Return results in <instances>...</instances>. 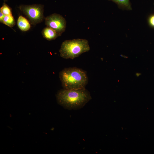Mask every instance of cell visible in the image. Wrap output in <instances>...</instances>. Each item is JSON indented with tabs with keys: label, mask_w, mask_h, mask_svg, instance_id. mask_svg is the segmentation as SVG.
<instances>
[{
	"label": "cell",
	"mask_w": 154,
	"mask_h": 154,
	"mask_svg": "<svg viewBox=\"0 0 154 154\" xmlns=\"http://www.w3.org/2000/svg\"><path fill=\"white\" fill-rule=\"evenodd\" d=\"M63 88L68 90L85 88L88 82L86 72L76 67L65 68L59 73Z\"/></svg>",
	"instance_id": "obj_2"
},
{
	"label": "cell",
	"mask_w": 154,
	"mask_h": 154,
	"mask_svg": "<svg viewBox=\"0 0 154 154\" xmlns=\"http://www.w3.org/2000/svg\"><path fill=\"white\" fill-rule=\"evenodd\" d=\"M5 15L1 11H0V22L3 23V20Z\"/></svg>",
	"instance_id": "obj_12"
},
{
	"label": "cell",
	"mask_w": 154,
	"mask_h": 154,
	"mask_svg": "<svg viewBox=\"0 0 154 154\" xmlns=\"http://www.w3.org/2000/svg\"><path fill=\"white\" fill-rule=\"evenodd\" d=\"M8 0H3V1H4V2H6Z\"/></svg>",
	"instance_id": "obj_14"
},
{
	"label": "cell",
	"mask_w": 154,
	"mask_h": 154,
	"mask_svg": "<svg viewBox=\"0 0 154 154\" xmlns=\"http://www.w3.org/2000/svg\"><path fill=\"white\" fill-rule=\"evenodd\" d=\"M90 49L87 40L78 38L64 41L59 52L60 56L63 58L73 59L83 53L88 52Z\"/></svg>",
	"instance_id": "obj_3"
},
{
	"label": "cell",
	"mask_w": 154,
	"mask_h": 154,
	"mask_svg": "<svg viewBox=\"0 0 154 154\" xmlns=\"http://www.w3.org/2000/svg\"><path fill=\"white\" fill-rule=\"evenodd\" d=\"M148 22L151 27L154 28V14L152 15L149 17Z\"/></svg>",
	"instance_id": "obj_11"
},
{
	"label": "cell",
	"mask_w": 154,
	"mask_h": 154,
	"mask_svg": "<svg viewBox=\"0 0 154 154\" xmlns=\"http://www.w3.org/2000/svg\"><path fill=\"white\" fill-rule=\"evenodd\" d=\"M45 25L54 30L61 36L66 29V22L65 19L61 15L56 13L44 18Z\"/></svg>",
	"instance_id": "obj_5"
},
{
	"label": "cell",
	"mask_w": 154,
	"mask_h": 154,
	"mask_svg": "<svg viewBox=\"0 0 154 154\" xmlns=\"http://www.w3.org/2000/svg\"><path fill=\"white\" fill-rule=\"evenodd\" d=\"M41 33L43 37L48 40H54L60 36L58 33L54 30L47 26L43 29Z\"/></svg>",
	"instance_id": "obj_6"
},
{
	"label": "cell",
	"mask_w": 154,
	"mask_h": 154,
	"mask_svg": "<svg viewBox=\"0 0 154 154\" xmlns=\"http://www.w3.org/2000/svg\"><path fill=\"white\" fill-rule=\"evenodd\" d=\"M141 74L140 73H136L135 74V75L137 77L139 76Z\"/></svg>",
	"instance_id": "obj_13"
},
{
	"label": "cell",
	"mask_w": 154,
	"mask_h": 154,
	"mask_svg": "<svg viewBox=\"0 0 154 154\" xmlns=\"http://www.w3.org/2000/svg\"><path fill=\"white\" fill-rule=\"evenodd\" d=\"M3 23L12 28L15 25V20L12 15H5L3 20Z\"/></svg>",
	"instance_id": "obj_9"
},
{
	"label": "cell",
	"mask_w": 154,
	"mask_h": 154,
	"mask_svg": "<svg viewBox=\"0 0 154 154\" xmlns=\"http://www.w3.org/2000/svg\"><path fill=\"white\" fill-rule=\"evenodd\" d=\"M0 11L5 15H12L11 8L5 2L3 3L2 6L0 8Z\"/></svg>",
	"instance_id": "obj_10"
},
{
	"label": "cell",
	"mask_w": 154,
	"mask_h": 154,
	"mask_svg": "<svg viewBox=\"0 0 154 154\" xmlns=\"http://www.w3.org/2000/svg\"><path fill=\"white\" fill-rule=\"evenodd\" d=\"M116 3L119 8L123 9L130 10L132 9L129 0H108Z\"/></svg>",
	"instance_id": "obj_8"
},
{
	"label": "cell",
	"mask_w": 154,
	"mask_h": 154,
	"mask_svg": "<svg viewBox=\"0 0 154 154\" xmlns=\"http://www.w3.org/2000/svg\"><path fill=\"white\" fill-rule=\"evenodd\" d=\"M44 5L41 4L21 5L19 8L31 25H35L42 22L44 19Z\"/></svg>",
	"instance_id": "obj_4"
},
{
	"label": "cell",
	"mask_w": 154,
	"mask_h": 154,
	"mask_svg": "<svg viewBox=\"0 0 154 154\" xmlns=\"http://www.w3.org/2000/svg\"><path fill=\"white\" fill-rule=\"evenodd\" d=\"M17 23L19 28L23 31H28L31 27V24L28 20L21 15L18 17Z\"/></svg>",
	"instance_id": "obj_7"
},
{
	"label": "cell",
	"mask_w": 154,
	"mask_h": 154,
	"mask_svg": "<svg viewBox=\"0 0 154 154\" xmlns=\"http://www.w3.org/2000/svg\"><path fill=\"white\" fill-rule=\"evenodd\" d=\"M58 104L69 110L81 109L92 99L90 94L86 88L59 90L56 95Z\"/></svg>",
	"instance_id": "obj_1"
}]
</instances>
